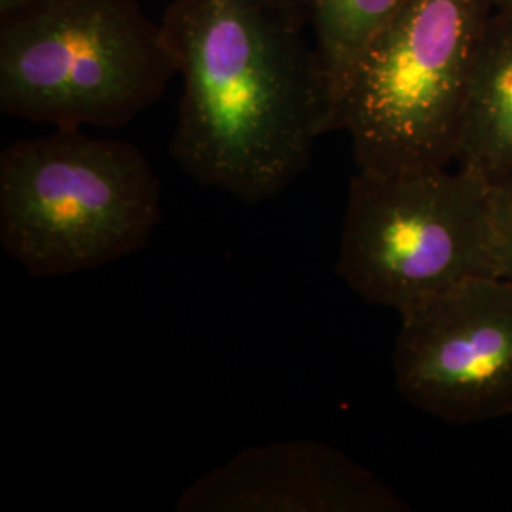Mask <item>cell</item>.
Segmentation results:
<instances>
[{"label": "cell", "instance_id": "6da1fadb", "mask_svg": "<svg viewBox=\"0 0 512 512\" xmlns=\"http://www.w3.org/2000/svg\"><path fill=\"white\" fill-rule=\"evenodd\" d=\"M183 80L171 158L239 202H268L330 133L327 78L287 0H173L162 19Z\"/></svg>", "mask_w": 512, "mask_h": 512}, {"label": "cell", "instance_id": "7a4b0ae2", "mask_svg": "<svg viewBox=\"0 0 512 512\" xmlns=\"http://www.w3.org/2000/svg\"><path fill=\"white\" fill-rule=\"evenodd\" d=\"M160 222V179L133 143L54 129L0 154V245L31 277L135 255Z\"/></svg>", "mask_w": 512, "mask_h": 512}, {"label": "cell", "instance_id": "3957f363", "mask_svg": "<svg viewBox=\"0 0 512 512\" xmlns=\"http://www.w3.org/2000/svg\"><path fill=\"white\" fill-rule=\"evenodd\" d=\"M177 74L139 0H44L0 23V110L54 129H118Z\"/></svg>", "mask_w": 512, "mask_h": 512}, {"label": "cell", "instance_id": "277c9868", "mask_svg": "<svg viewBox=\"0 0 512 512\" xmlns=\"http://www.w3.org/2000/svg\"><path fill=\"white\" fill-rule=\"evenodd\" d=\"M494 12V0H408L370 42L334 116L357 171L456 164L476 55Z\"/></svg>", "mask_w": 512, "mask_h": 512}, {"label": "cell", "instance_id": "5b68a950", "mask_svg": "<svg viewBox=\"0 0 512 512\" xmlns=\"http://www.w3.org/2000/svg\"><path fill=\"white\" fill-rule=\"evenodd\" d=\"M336 272L365 302L403 313L499 277L492 184L463 167L351 179Z\"/></svg>", "mask_w": 512, "mask_h": 512}, {"label": "cell", "instance_id": "8992f818", "mask_svg": "<svg viewBox=\"0 0 512 512\" xmlns=\"http://www.w3.org/2000/svg\"><path fill=\"white\" fill-rule=\"evenodd\" d=\"M391 355L404 401L448 423L512 414V281L478 277L399 313Z\"/></svg>", "mask_w": 512, "mask_h": 512}, {"label": "cell", "instance_id": "52a82bcc", "mask_svg": "<svg viewBox=\"0 0 512 512\" xmlns=\"http://www.w3.org/2000/svg\"><path fill=\"white\" fill-rule=\"evenodd\" d=\"M406 503L342 450L319 440L251 446L198 476L175 512H403Z\"/></svg>", "mask_w": 512, "mask_h": 512}, {"label": "cell", "instance_id": "ba28073f", "mask_svg": "<svg viewBox=\"0 0 512 512\" xmlns=\"http://www.w3.org/2000/svg\"><path fill=\"white\" fill-rule=\"evenodd\" d=\"M456 165L495 184L512 175V18L494 12L476 55Z\"/></svg>", "mask_w": 512, "mask_h": 512}, {"label": "cell", "instance_id": "9c48e42d", "mask_svg": "<svg viewBox=\"0 0 512 512\" xmlns=\"http://www.w3.org/2000/svg\"><path fill=\"white\" fill-rule=\"evenodd\" d=\"M308 25L327 78L330 133L357 63L408 0H287Z\"/></svg>", "mask_w": 512, "mask_h": 512}, {"label": "cell", "instance_id": "30bf717a", "mask_svg": "<svg viewBox=\"0 0 512 512\" xmlns=\"http://www.w3.org/2000/svg\"><path fill=\"white\" fill-rule=\"evenodd\" d=\"M497 275L512 281V175L492 184Z\"/></svg>", "mask_w": 512, "mask_h": 512}, {"label": "cell", "instance_id": "8fae6325", "mask_svg": "<svg viewBox=\"0 0 512 512\" xmlns=\"http://www.w3.org/2000/svg\"><path fill=\"white\" fill-rule=\"evenodd\" d=\"M42 2L44 0H0V23L16 18L23 12H29Z\"/></svg>", "mask_w": 512, "mask_h": 512}, {"label": "cell", "instance_id": "7c38bea8", "mask_svg": "<svg viewBox=\"0 0 512 512\" xmlns=\"http://www.w3.org/2000/svg\"><path fill=\"white\" fill-rule=\"evenodd\" d=\"M494 8L495 12L512 18V0H494Z\"/></svg>", "mask_w": 512, "mask_h": 512}]
</instances>
